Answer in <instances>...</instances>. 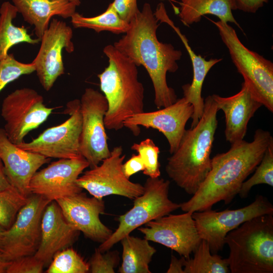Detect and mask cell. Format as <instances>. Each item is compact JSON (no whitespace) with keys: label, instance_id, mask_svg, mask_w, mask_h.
I'll return each mask as SVG.
<instances>
[{"label":"cell","instance_id":"obj_1","mask_svg":"<svg viewBox=\"0 0 273 273\" xmlns=\"http://www.w3.org/2000/svg\"><path fill=\"white\" fill-rule=\"evenodd\" d=\"M272 136L257 129L251 142L244 140L231 144L226 152L211 158V169L197 191L179 204L184 212L202 211L223 201L229 204L238 194L243 182L260 162Z\"/></svg>","mask_w":273,"mask_h":273},{"label":"cell","instance_id":"obj_2","mask_svg":"<svg viewBox=\"0 0 273 273\" xmlns=\"http://www.w3.org/2000/svg\"><path fill=\"white\" fill-rule=\"evenodd\" d=\"M158 21L150 4L145 3L129 23L124 35L113 45L138 67L145 68L153 85L155 105L160 109L177 100L174 90L167 84L166 75L177 70V62L181 59L182 52L171 43L158 40Z\"/></svg>","mask_w":273,"mask_h":273},{"label":"cell","instance_id":"obj_3","mask_svg":"<svg viewBox=\"0 0 273 273\" xmlns=\"http://www.w3.org/2000/svg\"><path fill=\"white\" fill-rule=\"evenodd\" d=\"M198 123L185 130L177 150L167 158L168 176L187 194L194 195L211 169V152L218 109L212 96L204 100Z\"/></svg>","mask_w":273,"mask_h":273},{"label":"cell","instance_id":"obj_4","mask_svg":"<svg viewBox=\"0 0 273 273\" xmlns=\"http://www.w3.org/2000/svg\"><path fill=\"white\" fill-rule=\"evenodd\" d=\"M103 52L109 64L98 77L108 103L104 124L108 129L118 130L124 120L144 112V88L138 79V67L130 59L112 44Z\"/></svg>","mask_w":273,"mask_h":273},{"label":"cell","instance_id":"obj_5","mask_svg":"<svg viewBox=\"0 0 273 273\" xmlns=\"http://www.w3.org/2000/svg\"><path fill=\"white\" fill-rule=\"evenodd\" d=\"M224 242L231 272H273V214L245 221L227 234Z\"/></svg>","mask_w":273,"mask_h":273},{"label":"cell","instance_id":"obj_6","mask_svg":"<svg viewBox=\"0 0 273 273\" xmlns=\"http://www.w3.org/2000/svg\"><path fill=\"white\" fill-rule=\"evenodd\" d=\"M232 60L253 96L273 112V63L245 47L228 23L213 22Z\"/></svg>","mask_w":273,"mask_h":273},{"label":"cell","instance_id":"obj_7","mask_svg":"<svg viewBox=\"0 0 273 273\" xmlns=\"http://www.w3.org/2000/svg\"><path fill=\"white\" fill-rule=\"evenodd\" d=\"M143 186V193L133 199V207L118 218V228L108 239L101 243L98 249L101 252L109 250L136 229L180 208L179 204L168 198V180L149 177Z\"/></svg>","mask_w":273,"mask_h":273},{"label":"cell","instance_id":"obj_8","mask_svg":"<svg viewBox=\"0 0 273 273\" xmlns=\"http://www.w3.org/2000/svg\"><path fill=\"white\" fill-rule=\"evenodd\" d=\"M53 110L44 105L43 97L32 88L23 87L12 92L4 99L1 107L8 139L20 145L29 132L47 120Z\"/></svg>","mask_w":273,"mask_h":273},{"label":"cell","instance_id":"obj_9","mask_svg":"<svg viewBox=\"0 0 273 273\" xmlns=\"http://www.w3.org/2000/svg\"><path fill=\"white\" fill-rule=\"evenodd\" d=\"M268 214H273L272 204L266 197L257 195L252 203L244 207L221 211L211 209L195 211L192 217L201 239L208 243L212 254H217L222 249L230 232L247 220Z\"/></svg>","mask_w":273,"mask_h":273},{"label":"cell","instance_id":"obj_10","mask_svg":"<svg viewBox=\"0 0 273 273\" xmlns=\"http://www.w3.org/2000/svg\"><path fill=\"white\" fill-rule=\"evenodd\" d=\"M50 202L39 195L29 196L13 224L3 233L0 255L4 259L11 261L35 253L40 241L41 217Z\"/></svg>","mask_w":273,"mask_h":273},{"label":"cell","instance_id":"obj_11","mask_svg":"<svg viewBox=\"0 0 273 273\" xmlns=\"http://www.w3.org/2000/svg\"><path fill=\"white\" fill-rule=\"evenodd\" d=\"M65 112L70 115L63 123L46 129L30 142L17 145L47 158L72 159L82 157L80 150L82 117L80 100L69 102Z\"/></svg>","mask_w":273,"mask_h":273},{"label":"cell","instance_id":"obj_12","mask_svg":"<svg viewBox=\"0 0 273 273\" xmlns=\"http://www.w3.org/2000/svg\"><path fill=\"white\" fill-rule=\"evenodd\" d=\"M80 104L82 117L80 150L92 168L111 155L104 124L108 103L103 94L88 87L82 94Z\"/></svg>","mask_w":273,"mask_h":273},{"label":"cell","instance_id":"obj_13","mask_svg":"<svg viewBox=\"0 0 273 273\" xmlns=\"http://www.w3.org/2000/svg\"><path fill=\"white\" fill-rule=\"evenodd\" d=\"M121 146L114 147L102 164L86 170L77 180L78 185L99 199L119 195L134 199L143 193L144 186L133 183L124 174L122 166L125 157Z\"/></svg>","mask_w":273,"mask_h":273},{"label":"cell","instance_id":"obj_14","mask_svg":"<svg viewBox=\"0 0 273 273\" xmlns=\"http://www.w3.org/2000/svg\"><path fill=\"white\" fill-rule=\"evenodd\" d=\"M72 28L62 21L53 18L41 38L38 53L32 62L42 87L49 91L59 77L64 73L62 53L74 51Z\"/></svg>","mask_w":273,"mask_h":273},{"label":"cell","instance_id":"obj_15","mask_svg":"<svg viewBox=\"0 0 273 273\" xmlns=\"http://www.w3.org/2000/svg\"><path fill=\"white\" fill-rule=\"evenodd\" d=\"M192 213H170L147 223L138 230L149 241L160 244L188 259L202 240Z\"/></svg>","mask_w":273,"mask_h":273},{"label":"cell","instance_id":"obj_16","mask_svg":"<svg viewBox=\"0 0 273 273\" xmlns=\"http://www.w3.org/2000/svg\"><path fill=\"white\" fill-rule=\"evenodd\" d=\"M88 167L83 157L59 159L34 174L29 185L31 194L52 202L79 193L82 189L77 180Z\"/></svg>","mask_w":273,"mask_h":273},{"label":"cell","instance_id":"obj_17","mask_svg":"<svg viewBox=\"0 0 273 273\" xmlns=\"http://www.w3.org/2000/svg\"><path fill=\"white\" fill-rule=\"evenodd\" d=\"M193 112V105L183 97L158 110L143 112L130 116L123 121V127L130 129L135 136L140 133L139 125L157 129L166 138L169 153L172 154L177 150L186 130V123Z\"/></svg>","mask_w":273,"mask_h":273},{"label":"cell","instance_id":"obj_18","mask_svg":"<svg viewBox=\"0 0 273 273\" xmlns=\"http://www.w3.org/2000/svg\"><path fill=\"white\" fill-rule=\"evenodd\" d=\"M56 201L67 221L85 237L102 243L113 233L100 218V215L105 213L103 199L88 197L81 192Z\"/></svg>","mask_w":273,"mask_h":273},{"label":"cell","instance_id":"obj_19","mask_svg":"<svg viewBox=\"0 0 273 273\" xmlns=\"http://www.w3.org/2000/svg\"><path fill=\"white\" fill-rule=\"evenodd\" d=\"M0 157L11 185L22 194L31 195L29 185L34 174L50 158L25 150L12 143L0 128Z\"/></svg>","mask_w":273,"mask_h":273},{"label":"cell","instance_id":"obj_20","mask_svg":"<svg viewBox=\"0 0 273 273\" xmlns=\"http://www.w3.org/2000/svg\"><path fill=\"white\" fill-rule=\"evenodd\" d=\"M40 230V243L34 255L45 266L57 253L72 246L80 233L67 221L56 201L50 202L44 209Z\"/></svg>","mask_w":273,"mask_h":273},{"label":"cell","instance_id":"obj_21","mask_svg":"<svg viewBox=\"0 0 273 273\" xmlns=\"http://www.w3.org/2000/svg\"><path fill=\"white\" fill-rule=\"evenodd\" d=\"M218 109L225 115L226 141L231 145L244 139L250 119L262 105L251 94L243 82L241 90L228 97L211 95Z\"/></svg>","mask_w":273,"mask_h":273},{"label":"cell","instance_id":"obj_22","mask_svg":"<svg viewBox=\"0 0 273 273\" xmlns=\"http://www.w3.org/2000/svg\"><path fill=\"white\" fill-rule=\"evenodd\" d=\"M155 15L158 21L167 23L176 32L184 43L192 62L193 71L192 82L182 86L184 98L193 105L194 108L191 117L192 128L198 123L203 113L204 101L202 97V89L204 79L212 67L222 59L215 58L207 60L201 55H197L189 44L186 36L181 33L179 29L169 18L164 5L160 4L157 7Z\"/></svg>","mask_w":273,"mask_h":273},{"label":"cell","instance_id":"obj_23","mask_svg":"<svg viewBox=\"0 0 273 273\" xmlns=\"http://www.w3.org/2000/svg\"><path fill=\"white\" fill-rule=\"evenodd\" d=\"M12 1L24 21L34 26L35 34L40 39L52 17L71 18L76 12V5L69 0Z\"/></svg>","mask_w":273,"mask_h":273},{"label":"cell","instance_id":"obj_24","mask_svg":"<svg viewBox=\"0 0 273 273\" xmlns=\"http://www.w3.org/2000/svg\"><path fill=\"white\" fill-rule=\"evenodd\" d=\"M180 1L178 16L185 25L199 22L202 16L209 14L216 16L220 21L233 23L241 28L233 16L231 0Z\"/></svg>","mask_w":273,"mask_h":273},{"label":"cell","instance_id":"obj_25","mask_svg":"<svg viewBox=\"0 0 273 273\" xmlns=\"http://www.w3.org/2000/svg\"><path fill=\"white\" fill-rule=\"evenodd\" d=\"M120 242L122 246V263L118 272L151 273L149 264L156 250L149 241L128 235Z\"/></svg>","mask_w":273,"mask_h":273},{"label":"cell","instance_id":"obj_26","mask_svg":"<svg viewBox=\"0 0 273 273\" xmlns=\"http://www.w3.org/2000/svg\"><path fill=\"white\" fill-rule=\"evenodd\" d=\"M18 11L9 2H4L0 8V62L8 55L9 50L14 46L25 42L31 44L40 42V39L33 38L23 26L13 24Z\"/></svg>","mask_w":273,"mask_h":273},{"label":"cell","instance_id":"obj_27","mask_svg":"<svg viewBox=\"0 0 273 273\" xmlns=\"http://www.w3.org/2000/svg\"><path fill=\"white\" fill-rule=\"evenodd\" d=\"M71 22L76 28L90 29L98 33L106 31L116 34L125 33L129 27V23L120 17L112 3L104 12L95 17H86L75 12L71 17Z\"/></svg>","mask_w":273,"mask_h":273},{"label":"cell","instance_id":"obj_28","mask_svg":"<svg viewBox=\"0 0 273 273\" xmlns=\"http://www.w3.org/2000/svg\"><path fill=\"white\" fill-rule=\"evenodd\" d=\"M193 258L184 260V273H229V260L212 254L208 243L202 240Z\"/></svg>","mask_w":273,"mask_h":273},{"label":"cell","instance_id":"obj_29","mask_svg":"<svg viewBox=\"0 0 273 273\" xmlns=\"http://www.w3.org/2000/svg\"><path fill=\"white\" fill-rule=\"evenodd\" d=\"M89 271L86 262L76 251L68 247L57 253L46 270L47 273H86Z\"/></svg>","mask_w":273,"mask_h":273},{"label":"cell","instance_id":"obj_30","mask_svg":"<svg viewBox=\"0 0 273 273\" xmlns=\"http://www.w3.org/2000/svg\"><path fill=\"white\" fill-rule=\"evenodd\" d=\"M28 197L12 186L0 191L1 226L6 230L11 226L19 210L27 203Z\"/></svg>","mask_w":273,"mask_h":273},{"label":"cell","instance_id":"obj_31","mask_svg":"<svg viewBox=\"0 0 273 273\" xmlns=\"http://www.w3.org/2000/svg\"><path fill=\"white\" fill-rule=\"evenodd\" d=\"M255 170L254 174L242 185L238 193L242 198H246L251 188L255 185L266 184L273 186V139Z\"/></svg>","mask_w":273,"mask_h":273},{"label":"cell","instance_id":"obj_32","mask_svg":"<svg viewBox=\"0 0 273 273\" xmlns=\"http://www.w3.org/2000/svg\"><path fill=\"white\" fill-rule=\"evenodd\" d=\"M141 156L145 165L144 174L151 178L159 177L161 174L159 154L160 149L153 141L147 138L140 143H134L131 147Z\"/></svg>","mask_w":273,"mask_h":273},{"label":"cell","instance_id":"obj_33","mask_svg":"<svg viewBox=\"0 0 273 273\" xmlns=\"http://www.w3.org/2000/svg\"><path fill=\"white\" fill-rule=\"evenodd\" d=\"M34 64L17 61L13 54H9L0 62V93L10 83L21 76L35 71Z\"/></svg>","mask_w":273,"mask_h":273},{"label":"cell","instance_id":"obj_34","mask_svg":"<svg viewBox=\"0 0 273 273\" xmlns=\"http://www.w3.org/2000/svg\"><path fill=\"white\" fill-rule=\"evenodd\" d=\"M119 261L117 250L101 252L98 248H96L88 262L89 271L92 273H114Z\"/></svg>","mask_w":273,"mask_h":273},{"label":"cell","instance_id":"obj_35","mask_svg":"<svg viewBox=\"0 0 273 273\" xmlns=\"http://www.w3.org/2000/svg\"><path fill=\"white\" fill-rule=\"evenodd\" d=\"M44 266L34 255L26 256L11 261L6 273H41Z\"/></svg>","mask_w":273,"mask_h":273},{"label":"cell","instance_id":"obj_36","mask_svg":"<svg viewBox=\"0 0 273 273\" xmlns=\"http://www.w3.org/2000/svg\"><path fill=\"white\" fill-rule=\"evenodd\" d=\"M111 3L120 17L128 23L140 12L137 0H114Z\"/></svg>","mask_w":273,"mask_h":273},{"label":"cell","instance_id":"obj_37","mask_svg":"<svg viewBox=\"0 0 273 273\" xmlns=\"http://www.w3.org/2000/svg\"><path fill=\"white\" fill-rule=\"evenodd\" d=\"M269 0H231L232 10H239L244 12L255 13Z\"/></svg>","mask_w":273,"mask_h":273},{"label":"cell","instance_id":"obj_38","mask_svg":"<svg viewBox=\"0 0 273 273\" xmlns=\"http://www.w3.org/2000/svg\"><path fill=\"white\" fill-rule=\"evenodd\" d=\"M145 165L141 156L138 154H132L131 157L122 164V169L127 178L140 171H143Z\"/></svg>","mask_w":273,"mask_h":273},{"label":"cell","instance_id":"obj_39","mask_svg":"<svg viewBox=\"0 0 273 273\" xmlns=\"http://www.w3.org/2000/svg\"><path fill=\"white\" fill-rule=\"evenodd\" d=\"M185 257L181 256L180 259L172 255L170 263L167 273H184V260Z\"/></svg>","mask_w":273,"mask_h":273},{"label":"cell","instance_id":"obj_40","mask_svg":"<svg viewBox=\"0 0 273 273\" xmlns=\"http://www.w3.org/2000/svg\"><path fill=\"white\" fill-rule=\"evenodd\" d=\"M11 186L5 173L4 164L0 157V191Z\"/></svg>","mask_w":273,"mask_h":273},{"label":"cell","instance_id":"obj_41","mask_svg":"<svg viewBox=\"0 0 273 273\" xmlns=\"http://www.w3.org/2000/svg\"><path fill=\"white\" fill-rule=\"evenodd\" d=\"M10 261L4 259L0 255V273H6V270Z\"/></svg>","mask_w":273,"mask_h":273},{"label":"cell","instance_id":"obj_42","mask_svg":"<svg viewBox=\"0 0 273 273\" xmlns=\"http://www.w3.org/2000/svg\"><path fill=\"white\" fill-rule=\"evenodd\" d=\"M5 230V229H4L2 226L0 225V254L2 253V240L3 233Z\"/></svg>","mask_w":273,"mask_h":273},{"label":"cell","instance_id":"obj_43","mask_svg":"<svg viewBox=\"0 0 273 273\" xmlns=\"http://www.w3.org/2000/svg\"><path fill=\"white\" fill-rule=\"evenodd\" d=\"M71 2L73 3L76 6H79L80 4V0H69Z\"/></svg>","mask_w":273,"mask_h":273}]
</instances>
